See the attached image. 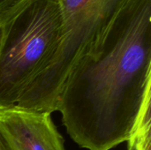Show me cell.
I'll return each mask as SVG.
<instances>
[{"label":"cell","mask_w":151,"mask_h":150,"mask_svg":"<svg viewBox=\"0 0 151 150\" xmlns=\"http://www.w3.org/2000/svg\"><path fill=\"white\" fill-rule=\"evenodd\" d=\"M151 82V0H129L73 66L56 111L82 149L110 150L128 140Z\"/></svg>","instance_id":"1"},{"label":"cell","mask_w":151,"mask_h":150,"mask_svg":"<svg viewBox=\"0 0 151 150\" xmlns=\"http://www.w3.org/2000/svg\"><path fill=\"white\" fill-rule=\"evenodd\" d=\"M2 34H3V31H2V26L0 23V45H1V41H2Z\"/></svg>","instance_id":"8"},{"label":"cell","mask_w":151,"mask_h":150,"mask_svg":"<svg viewBox=\"0 0 151 150\" xmlns=\"http://www.w3.org/2000/svg\"><path fill=\"white\" fill-rule=\"evenodd\" d=\"M129 0H60L63 34L57 50L22 92L17 105L52 113L77 62L92 50Z\"/></svg>","instance_id":"3"},{"label":"cell","mask_w":151,"mask_h":150,"mask_svg":"<svg viewBox=\"0 0 151 150\" xmlns=\"http://www.w3.org/2000/svg\"><path fill=\"white\" fill-rule=\"evenodd\" d=\"M150 94H149L141 108L128 138L127 148L138 150H151Z\"/></svg>","instance_id":"5"},{"label":"cell","mask_w":151,"mask_h":150,"mask_svg":"<svg viewBox=\"0 0 151 150\" xmlns=\"http://www.w3.org/2000/svg\"><path fill=\"white\" fill-rule=\"evenodd\" d=\"M0 109L22 92L58 49L63 34L60 0H15L0 12Z\"/></svg>","instance_id":"2"},{"label":"cell","mask_w":151,"mask_h":150,"mask_svg":"<svg viewBox=\"0 0 151 150\" xmlns=\"http://www.w3.org/2000/svg\"><path fill=\"white\" fill-rule=\"evenodd\" d=\"M0 135L9 150H65L50 113L17 104L0 109Z\"/></svg>","instance_id":"4"},{"label":"cell","mask_w":151,"mask_h":150,"mask_svg":"<svg viewBox=\"0 0 151 150\" xmlns=\"http://www.w3.org/2000/svg\"><path fill=\"white\" fill-rule=\"evenodd\" d=\"M0 150H9L7 146H6V144L4 143V140L2 139L1 135H0Z\"/></svg>","instance_id":"7"},{"label":"cell","mask_w":151,"mask_h":150,"mask_svg":"<svg viewBox=\"0 0 151 150\" xmlns=\"http://www.w3.org/2000/svg\"><path fill=\"white\" fill-rule=\"evenodd\" d=\"M127 150H138L136 149H133V148H127Z\"/></svg>","instance_id":"9"},{"label":"cell","mask_w":151,"mask_h":150,"mask_svg":"<svg viewBox=\"0 0 151 150\" xmlns=\"http://www.w3.org/2000/svg\"><path fill=\"white\" fill-rule=\"evenodd\" d=\"M15 0H0V12L10 6Z\"/></svg>","instance_id":"6"}]
</instances>
